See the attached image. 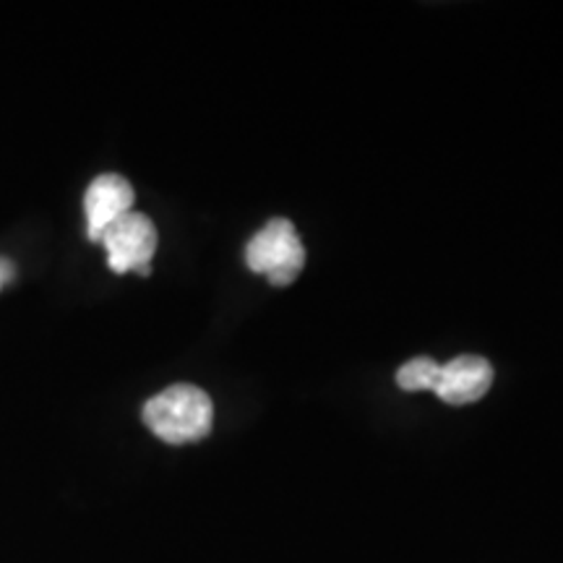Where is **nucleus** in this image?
<instances>
[{
	"label": "nucleus",
	"instance_id": "nucleus-1",
	"mask_svg": "<svg viewBox=\"0 0 563 563\" xmlns=\"http://www.w3.org/2000/svg\"><path fill=\"white\" fill-rule=\"evenodd\" d=\"M141 415H144L146 428L157 439L173 443V446H183V443L207 439L211 422H214V405L199 386L175 384L154 394Z\"/></svg>",
	"mask_w": 563,
	"mask_h": 563
},
{
	"label": "nucleus",
	"instance_id": "nucleus-2",
	"mask_svg": "<svg viewBox=\"0 0 563 563\" xmlns=\"http://www.w3.org/2000/svg\"><path fill=\"white\" fill-rule=\"evenodd\" d=\"M245 264L251 272L264 274L274 287H285L298 279L306 266V249L292 222L285 217L266 222L245 245Z\"/></svg>",
	"mask_w": 563,
	"mask_h": 563
},
{
	"label": "nucleus",
	"instance_id": "nucleus-3",
	"mask_svg": "<svg viewBox=\"0 0 563 563\" xmlns=\"http://www.w3.org/2000/svg\"><path fill=\"white\" fill-rule=\"evenodd\" d=\"M100 245L108 253V266L115 274H152V258L157 253V228L146 214L129 211L102 232Z\"/></svg>",
	"mask_w": 563,
	"mask_h": 563
},
{
	"label": "nucleus",
	"instance_id": "nucleus-4",
	"mask_svg": "<svg viewBox=\"0 0 563 563\" xmlns=\"http://www.w3.org/2000/svg\"><path fill=\"white\" fill-rule=\"evenodd\" d=\"M133 186L123 175L104 173L89 183L84 194V211H87V235L91 243H100L102 232L115 224L133 209Z\"/></svg>",
	"mask_w": 563,
	"mask_h": 563
},
{
	"label": "nucleus",
	"instance_id": "nucleus-5",
	"mask_svg": "<svg viewBox=\"0 0 563 563\" xmlns=\"http://www.w3.org/2000/svg\"><path fill=\"white\" fill-rule=\"evenodd\" d=\"M493 384V365L481 355H460L443 363L435 378L433 394L452 407L473 405L488 394Z\"/></svg>",
	"mask_w": 563,
	"mask_h": 563
},
{
	"label": "nucleus",
	"instance_id": "nucleus-6",
	"mask_svg": "<svg viewBox=\"0 0 563 563\" xmlns=\"http://www.w3.org/2000/svg\"><path fill=\"white\" fill-rule=\"evenodd\" d=\"M441 363L433 357H412L397 371V384L402 391H433L435 378H439Z\"/></svg>",
	"mask_w": 563,
	"mask_h": 563
},
{
	"label": "nucleus",
	"instance_id": "nucleus-7",
	"mask_svg": "<svg viewBox=\"0 0 563 563\" xmlns=\"http://www.w3.org/2000/svg\"><path fill=\"white\" fill-rule=\"evenodd\" d=\"M0 285H3V282H0Z\"/></svg>",
	"mask_w": 563,
	"mask_h": 563
}]
</instances>
